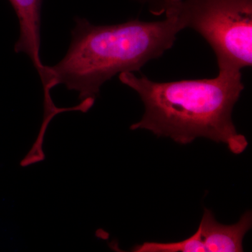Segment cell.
<instances>
[{"label":"cell","instance_id":"obj_1","mask_svg":"<svg viewBox=\"0 0 252 252\" xmlns=\"http://www.w3.org/2000/svg\"><path fill=\"white\" fill-rule=\"evenodd\" d=\"M119 80L139 94L143 117L130 126L180 144L204 137L223 143L240 154L248 146L233 124L235 104L244 90L241 72H219L213 79L156 82L133 72L119 74Z\"/></svg>","mask_w":252,"mask_h":252},{"label":"cell","instance_id":"obj_2","mask_svg":"<svg viewBox=\"0 0 252 252\" xmlns=\"http://www.w3.org/2000/svg\"><path fill=\"white\" fill-rule=\"evenodd\" d=\"M162 21L130 20L95 26L77 18L67 54L57 64L46 66L43 85L46 107L52 105L49 91L63 84L79 93L81 100H94L106 81L123 72H139L152 60L171 49L183 31L175 16L165 13Z\"/></svg>","mask_w":252,"mask_h":252},{"label":"cell","instance_id":"obj_3","mask_svg":"<svg viewBox=\"0 0 252 252\" xmlns=\"http://www.w3.org/2000/svg\"><path fill=\"white\" fill-rule=\"evenodd\" d=\"M182 29L203 36L213 50L219 72H241L252 64V0H169L163 14Z\"/></svg>","mask_w":252,"mask_h":252},{"label":"cell","instance_id":"obj_4","mask_svg":"<svg viewBox=\"0 0 252 252\" xmlns=\"http://www.w3.org/2000/svg\"><path fill=\"white\" fill-rule=\"evenodd\" d=\"M17 15L20 36L14 46L16 53H24L31 60L44 82L46 66L40 58L41 0H9Z\"/></svg>","mask_w":252,"mask_h":252},{"label":"cell","instance_id":"obj_5","mask_svg":"<svg viewBox=\"0 0 252 252\" xmlns=\"http://www.w3.org/2000/svg\"><path fill=\"white\" fill-rule=\"evenodd\" d=\"M252 225V211L245 212L235 224L223 225L217 221L211 210L205 209L198 228L205 252H241L243 239Z\"/></svg>","mask_w":252,"mask_h":252},{"label":"cell","instance_id":"obj_6","mask_svg":"<svg viewBox=\"0 0 252 252\" xmlns=\"http://www.w3.org/2000/svg\"><path fill=\"white\" fill-rule=\"evenodd\" d=\"M137 252H206L199 228L190 238L176 243H144L133 248Z\"/></svg>","mask_w":252,"mask_h":252},{"label":"cell","instance_id":"obj_7","mask_svg":"<svg viewBox=\"0 0 252 252\" xmlns=\"http://www.w3.org/2000/svg\"><path fill=\"white\" fill-rule=\"evenodd\" d=\"M137 1L147 5L152 14L161 15L163 14L164 8L169 0H137Z\"/></svg>","mask_w":252,"mask_h":252}]
</instances>
